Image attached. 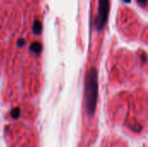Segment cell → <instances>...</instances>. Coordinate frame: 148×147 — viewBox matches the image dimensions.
<instances>
[{
  "mask_svg": "<svg viewBox=\"0 0 148 147\" xmlns=\"http://www.w3.org/2000/svg\"><path fill=\"white\" fill-rule=\"evenodd\" d=\"M20 115V110L19 108H14L11 112V116L14 118V119H17Z\"/></svg>",
  "mask_w": 148,
  "mask_h": 147,
  "instance_id": "obj_5",
  "label": "cell"
},
{
  "mask_svg": "<svg viewBox=\"0 0 148 147\" xmlns=\"http://www.w3.org/2000/svg\"><path fill=\"white\" fill-rule=\"evenodd\" d=\"M109 12V0H99V10L95 19V27L97 30H101L107 22Z\"/></svg>",
  "mask_w": 148,
  "mask_h": 147,
  "instance_id": "obj_2",
  "label": "cell"
},
{
  "mask_svg": "<svg viewBox=\"0 0 148 147\" xmlns=\"http://www.w3.org/2000/svg\"><path fill=\"white\" fill-rule=\"evenodd\" d=\"M42 23L39 20H35L34 24H33V31L35 34H40L42 31Z\"/></svg>",
  "mask_w": 148,
  "mask_h": 147,
  "instance_id": "obj_4",
  "label": "cell"
},
{
  "mask_svg": "<svg viewBox=\"0 0 148 147\" xmlns=\"http://www.w3.org/2000/svg\"><path fill=\"white\" fill-rule=\"evenodd\" d=\"M30 50L31 51H33L34 53H36V54H39V53H41V51H42V44L40 43V42H34L31 45H30Z\"/></svg>",
  "mask_w": 148,
  "mask_h": 147,
  "instance_id": "obj_3",
  "label": "cell"
},
{
  "mask_svg": "<svg viewBox=\"0 0 148 147\" xmlns=\"http://www.w3.org/2000/svg\"><path fill=\"white\" fill-rule=\"evenodd\" d=\"M85 91L87 113L93 115L96 108L98 97V75L95 68H90L87 75Z\"/></svg>",
  "mask_w": 148,
  "mask_h": 147,
  "instance_id": "obj_1",
  "label": "cell"
},
{
  "mask_svg": "<svg viewBox=\"0 0 148 147\" xmlns=\"http://www.w3.org/2000/svg\"><path fill=\"white\" fill-rule=\"evenodd\" d=\"M123 1H124L125 3H130V2H131V0H123Z\"/></svg>",
  "mask_w": 148,
  "mask_h": 147,
  "instance_id": "obj_8",
  "label": "cell"
},
{
  "mask_svg": "<svg viewBox=\"0 0 148 147\" xmlns=\"http://www.w3.org/2000/svg\"><path fill=\"white\" fill-rule=\"evenodd\" d=\"M25 44V41L23 39V38H20L18 41H17V45L19 46V47H22V46H23Z\"/></svg>",
  "mask_w": 148,
  "mask_h": 147,
  "instance_id": "obj_6",
  "label": "cell"
},
{
  "mask_svg": "<svg viewBox=\"0 0 148 147\" xmlns=\"http://www.w3.org/2000/svg\"><path fill=\"white\" fill-rule=\"evenodd\" d=\"M139 3L140 5H142L143 7H146V4H147V0H138Z\"/></svg>",
  "mask_w": 148,
  "mask_h": 147,
  "instance_id": "obj_7",
  "label": "cell"
}]
</instances>
